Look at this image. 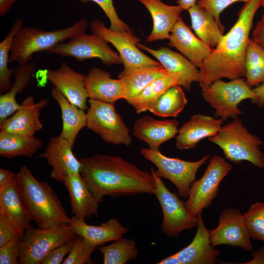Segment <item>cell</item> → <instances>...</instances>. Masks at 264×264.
I'll return each mask as SVG.
<instances>
[{"label":"cell","instance_id":"f907efd6","mask_svg":"<svg viewBox=\"0 0 264 264\" xmlns=\"http://www.w3.org/2000/svg\"><path fill=\"white\" fill-rule=\"evenodd\" d=\"M157 264H181L176 254L169 256L162 259Z\"/></svg>","mask_w":264,"mask_h":264},{"label":"cell","instance_id":"bcb514c9","mask_svg":"<svg viewBox=\"0 0 264 264\" xmlns=\"http://www.w3.org/2000/svg\"><path fill=\"white\" fill-rule=\"evenodd\" d=\"M252 260L243 264H264V244L251 254Z\"/></svg>","mask_w":264,"mask_h":264},{"label":"cell","instance_id":"f5cc1de1","mask_svg":"<svg viewBox=\"0 0 264 264\" xmlns=\"http://www.w3.org/2000/svg\"><path fill=\"white\" fill-rule=\"evenodd\" d=\"M262 7L264 8V0H263V4Z\"/></svg>","mask_w":264,"mask_h":264},{"label":"cell","instance_id":"5b68a950","mask_svg":"<svg viewBox=\"0 0 264 264\" xmlns=\"http://www.w3.org/2000/svg\"><path fill=\"white\" fill-rule=\"evenodd\" d=\"M208 139L222 150L230 161L240 163L247 161L259 168L264 167V154L261 150L263 141L251 133L237 117L222 126L219 132Z\"/></svg>","mask_w":264,"mask_h":264},{"label":"cell","instance_id":"f1b7e54d","mask_svg":"<svg viewBox=\"0 0 264 264\" xmlns=\"http://www.w3.org/2000/svg\"><path fill=\"white\" fill-rule=\"evenodd\" d=\"M191 27L197 36L210 48H214L223 36L224 31L209 11L197 2L188 10Z\"/></svg>","mask_w":264,"mask_h":264},{"label":"cell","instance_id":"b9f144b4","mask_svg":"<svg viewBox=\"0 0 264 264\" xmlns=\"http://www.w3.org/2000/svg\"><path fill=\"white\" fill-rule=\"evenodd\" d=\"M20 242L18 237L0 247V264H19Z\"/></svg>","mask_w":264,"mask_h":264},{"label":"cell","instance_id":"f6af8a7d","mask_svg":"<svg viewBox=\"0 0 264 264\" xmlns=\"http://www.w3.org/2000/svg\"><path fill=\"white\" fill-rule=\"evenodd\" d=\"M252 39L264 48V14L262 15L253 29Z\"/></svg>","mask_w":264,"mask_h":264},{"label":"cell","instance_id":"ba28073f","mask_svg":"<svg viewBox=\"0 0 264 264\" xmlns=\"http://www.w3.org/2000/svg\"><path fill=\"white\" fill-rule=\"evenodd\" d=\"M140 153L156 167V175L170 181L176 188L178 196L185 198L188 197L190 187L196 180L198 169L209 157L206 155L199 160L189 161L166 156L159 150L143 148Z\"/></svg>","mask_w":264,"mask_h":264},{"label":"cell","instance_id":"6da1fadb","mask_svg":"<svg viewBox=\"0 0 264 264\" xmlns=\"http://www.w3.org/2000/svg\"><path fill=\"white\" fill-rule=\"evenodd\" d=\"M80 160V175L101 202L106 196L154 195L155 186L152 173L119 155L97 154Z\"/></svg>","mask_w":264,"mask_h":264},{"label":"cell","instance_id":"277c9868","mask_svg":"<svg viewBox=\"0 0 264 264\" xmlns=\"http://www.w3.org/2000/svg\"><path fill=\"white\" fill-rule=\"evenodd\" d=\"M88 21L82 18L70 26L53 31L23 27L16 34L10 53L9 63L24 65L36 52L47 51L58 44L85 32Z\"/></svg>","mask_w":264,"mask_h":264},{"label":"cell","instance_id":"7a4b0ae2","mask_svg":"<svg viewBox=\"0 0 264 264\" xmlns=\"http://www.w3.org/2000/svg\"><path fill=\"white\" fill-rule=\"evenodd\" d=\"M263 0H250L238 13V19L223 35L199 69V86L203 90L217 80L245 76V60L255 15Z\"/></svg>","mask_w":264,"mask_h":264},{"label":"cell","instance_id":"603a6c76","mask_svg":"<svg viewBox=\"0 0 264 264\" xmlns=\"http://www.w3.org/2000/svg\"><path fill=\"white\" fill-rule=\"evenodd\" d=\"M137 46L154 56L167 71L178 74V85L185 90H189L193 82H198L199 70L185 57L167 47L155 50L140 43Z\"/></svg>","mask_w":264,"mask_h":264},{"label":"cell","instance_id":"8992f818","mask_svg":"<svg viewBox=\"0 0 264 264\" xmlns=\"http://www.w3.org/2000/svg\"><path fill=\"white\" fill-rule=\"evenodd\" d=\"M76 235L69 224L37 228L31 225L21 238L19 264H41L50 251Z\"/></svg>","mask_w":264,"mask_h":264},{"label":"cell","instance_id":"83f0119b","mask_svg":"<svg viewBox=\"0 0 264 264\" xmlns=\"http://www.w3.org/2000/svg\"><path fill=\"white\" fill-rule=\"evenodd\" d=\"M51 94L61 111L63 127L60 135L73 146L78 133L87 126V114L84 110L70 102L56 88H52Z\"/></svg>","mask_w":264,"mask_h":264},{"label":"cell","instance_id":"9a60e30c","mask_svg":"<svg viewBox=\"0 0 264 264\" xmlns=\"http://www.w3.org/2000/svg\"><path fill=\"white\" fill-rule=\"evenodd\" d=\"M73 146L60 135L50 138L44 152L37 158H44L52 169L50 177L58 182L63 181L71 174H80L81 162L74 155Z\"/></svg>","mask_w":264,"mask_h":264},{"label":"cell","instance_id":"d4e9b609","mask_svg":"<svg viewBox=\"0 0 264 264\" xmlns=\"http://www.w3.org/2000/svg\"><path fill=\"white\" fill-rule=\"evenodd\" d=\"M69 225L77 235L82 237L89 245L96 247L106 242L118 240L129 231L116 218H111L99 225H91L84 220L73 216L70 218Z\"/></svg>","mask_w":264,"mask_h":264},{"label":"cell","instance_id":"ffe728a7","mask_svg":"<svg viewBox=\"0 0 264 264\" xmlns=\"http://www.w3.org/2000/svg\"><path fill=\"white\" fill-rule=\"evenodd\" d=\"M178 124L176 119L159 120L143 116L134 122L132 134L138 140L145 142L149 148L159 150L162 144L177 134Z\"/></svg>","mask_w":264,"mask_h":264},{"label":"cell","instance_id":"836d02e7","mask_svg":"<svg viewBox=\"0 0 264 264\" xmlns=\"http://www.w3.org/2000/svg\"><path fill=\"white\" fill-rule=\"evenodd\" d=\"M187 103V99L181 86L175 85L159 97L149 111L160 117H176Z\"/></svg>","mask_w":264,"mask_h":264},{"label":"cell","instance_id":"60d3db41","mask_svg":"<svg viewBox=\"0 0 264 264\" xmlns=\"http://www.w3.org/2000/svg\"><path fill=\"white\" fill-rule=\"evenodd\" d=\"M249 0H198L196 2L212 14L216 21L224 32V26L220 20L221 13L233 3L239 1L246 3Z\"/></svg>","mask_w":264,"mask_h":264},{"label":"cell","instance_id":"c3c4849f","mask_svg":"<svg viewBox=\"0 0 264 264\" xmlns=\"http://www.w3.org/2000/svg\"><path fill=\"white\" fill-rule=\"evenodd\" d=\"M16 176V174L3 168L0 169V187L13 179Z\"/></svg>","mask_w":264,"mask_h":264},{"label":"cell","instance_id":"7c38bea8","mask_svg":"<svg viewBox=\"0 0 264 264\" xmlns=\"http://www.w3.org/2000/svg\"><path fill=\"white\" fill-rule=\"evenodd\" d=\"M46 52L61 57H73L80 62L90 58H99L108 66L122 63L119 54L112 50L108 42L93 33L79 34L68 42L58 44Z\"/></svg>","mask_w":264,"mask_h":264},{"label":"cell","instance_id":"f35d334b","mask_svg":"<svg viewBox=\"0 0 264 264\" xmlns=\"http://www.w3.org/2000/svg\"><path fill=\"white\" fill-rule=\"evenodd\" d=\"M96 248L88 244L81 236L76 235L72 247L62 264H92L91 256Z\"/></svg>","mask_w":264,"mask_h":264},{"label":"cell","instance_id":"cb8c5ba5","mask_svg":"<svg viewBox=\"0 0 264 264\" xmlns=\"http://www.w3.org/2000/svg\"><path fill=\"white\" fill-rule=\"evenodd\" d=\"M85 82L89 99L111 104L125 99V88L123 80L111 78L109 72L99 67L90 68L86 75Z\"/></svg>","mask_w":264,"mask_h":264},{"label":"cell","instance_id":"1f68e13d","mask_svg":"<svg viewBox=\"0 0 264 264\" xmlns=\"http://www.w3.org/2000/svg\"><path fill=\"white\" fill-rule=\"evenodd\" d=\"M43 141L34 135H25L0 131V155L11 158L17 156L29 158L43 145Z\"/></svg>","mask_w":264,"mask_h":264},{"label":"cell","instance_id":"e575fe53","mask_svg":"<svg viewBox=\"0 0 264 264\" xmlns=\"http://www.w3.org/2000/svg\"><path fill=\"white\" fill-rule=\"evenodd\" d=\"M103 256L104 264H125L135 260L138 254L134 240L123 237L106 246H98Z\"/></svg>","mask_w":264,"mask_h":264},{"label":"cell","instance_id":"f546056e","mask_svg":"<svg viewBox=\"0 0 264 264\" xmlns=\"http://www.w3.org/2000/svg\"><path fill=\"white\" fill-rule=\"evenodd\" d=\"M36 64L34 62L19 66L14 72V80L10 88L0 95V124L15 112L20 104L16 99L18 94L21 93L27 86L35 71Z\"/></svg>","mask_w":264,"mask_h":264},{"label":"cell","instance_id":"8fae6325","mask_svg":"<svg viewBox=\"0 0 264 264\" xmlns=\"http://www.w3.org/2000/svg\"><path fill=\"white\" fill-rule=\"evenodd\" d=\"M151 172L155 183L154 195L160 205L163 214L161 229L169 237H176L186 229L197 226L198 217L191 215L187 210L185 202L175 192H171L161 178L151 168Z\"/></svg>","mask_w":264,"mask_h":264},{"label":"cell","instance_id":"4dcf8cb0","mask_svg":"<svg viewBox=\"0 0 264 264\" xmlns=\"http://www.w3.org/2000/svg\"><path fill=\"white\" fill-rule=\"evenodd\" d=\"M167 71L161 64L123 70L118 77L124 83L126 101L135 97L154 80Z\"/></svg>","mask_w":264,"mask_h":264},{"label":"cell","instance_id":"484cf974","mask_svg":"<svg viewBox=\"0 0 264 264\" xmlns=\"http://www.w3.org/2000/svg\"><path fill=\"white\" fill-rule=\"evenodd\" d=\"M198 217L197 230L193 241L175 254L181 264H214L220 252L212 245L209 231L205 226L201 214Z\"/></svg>","mask_w":264,"mask_h":264},{"label":"cell","instance_id":"4fadbf2b","mask_svg":"<svg viewBox=\"0 0 264 264\" xmlns=\"http://www.w3.org/2000/svg\"><path fill=\"white\" fill-rule=\"evenodd\" d=\"M89 26L93 33L115 47L123 64V70L160 64L158 61L150 58L140 51L137 46L140 40L133 32L124 33L113 31L107 28L99 19L91 21Z\"/></svg>","mask_w":264,"mask_h":264},{"label":"cell","instance_id":"d590c367","mask_svg":"<svg viewBox=\"0 0 264 264\" xmlns=\"http://www.w3.org/2000/svg\"><path fill=\"white\" fill-rule=\"evenodd\" d=\"M245 71V80L250 87L264 83V48L252 38L247 45Z\"/></svg>","mask_w":264,"mask_h":264},{"label":"cell","instance_id":"7dc6e473","mask_svg":"<svg viewBox=\"0 0 264 264\" xmlns=\"http://www.w3.org/2000/svg\"><path fill=\"white\" fill-rule=\"evenodd\" d=\"M256 95V98L252 101L253 104L260 107H264V83L253 88Z\"/></svg>","mask_w":264,"mask_h":264},{"label":"cell","instance_id":"8d00e7d4","mask_svg":"<svg viewBox=\"0 0 264 264\" xmlns=\"http://www.w3.org/2000/svg\"><path fill=\"white\" fill-rule=\"evenodd\" d=\"M23 27V22L17 18L4 40L0 44V93L3 94L9 90L12 85L10 77L16 69H9L10 53L14 39L17 33Z\"/></svg>","mask_w":264,"mask_h":264},{"label":"cell","instance_id":"e0dca14e","mask_svg":"<svg viewBox=\"0 0 264 264\" xmlns=\"http://www.w3.org/2000/svg\"><path fill=\"white\" fill-rule=\"evenodd\" d=\"M48 102L47 99H43L36 103L32 95L27 96L20 104L19 108L15 112L0 124V131L34 135L43 128L40 119V112Z\"/></svg>","mask_w":264,"mask_h":264},{"label":"cell","instance_id":"74e56055","mask_svg":"<svg viewBox=\"0 0 264 264\" xmlns=\"http://www.w3.org/2000/svg\"><path fill=\"white\" fill-rule=\"evenodd\" d=\"M243 215L251 238L264 242V202L253 203Z\"/></svg>","mask_w":264,"mask_h":264},{"label":"cell","instance_id":"d6a6232c","mask_svg":"<svg viewBox=\"0 0 264 264\" xmlns=\"http://www.w3.org/2000/svg\"><path fill=\"white\" fill-rule=\"evenodd\" d=\"M180 76L169 71L159 77L132 99L127 101L135 110L137 113H140L150 108L171 86L178 85Z\"/></svg>","mask_w":264,"mask_h":264},{"label":"cell","instance_id":"ac0fdd59","mask_svg":"<svg viewBox=\"0 0 264 264\" xmlns=\"http://www.w3.org/2000/svg\"><path fill=\"white\" fill-rule=\"evenodd\" d=\"M169 40L168 45L176 48L199 69L213 50L193 34L181 17L172 29Z\"/></svg>","mask_w":264,"mask_h":264},{"label":"cell","instance_id":"7402d4cb","mask_svg":"<svg viewBox=\"0 0 264 264\" xmlns=\"http://www.w3.org/2000/svg\"><path fill=\"white\" fill-rule=\"evenodd\" d=\"M63 182L69 194L74 216L84 220L93 216L99 217L98 210L101 201L88 187L80 174L68 175Z\"/></svg>","mask_w":264,"mask_h":264},{"label":"cell","instance_id":"30bf717a","mask_svg":"<svg viewBox=\"0 0 264 264\" xmlns=\"http://www.w3.org/2000/svg\"><path fill=\"white\" fill-rule=\"evenodd\" d=\"M231 169L232 166L225 158L217 155L212 157L203 175L190 187L185 205L191 215L198 217L210 206L217 195L220 182Z\"/></svg>","mask_w":264,"mask_h":264},{"label":"cell","instance_id":"9c48e42d","mask_svg":"<svg viewBox=\"0 0 264 264\" xmlns=\"http://www.w3.org/2000/svg\"><path fill=\"white\" fill-rule=\"evenodd\" d=\"M87 126L106 142L130 146L132 138L130 129L115 109L114 104L89 99Z\"/></svg>","mask_w":264,"mask_h":264},{"label":"cell","instance_id":"ab89813d","mask_svg":"<svg viewBox=\"0 0 264 264\" xmlns=\"http://www.w3.org/2000/svg\"><path fill=\"white\" fill-rule=\"evenodd\" d=\"M83 3L88 1L96 3L103 10L109 18L110 26V29L116 32L124 33L132 32L126 24L118 17L113 3V0H80Z\"/></svg>","mask_w":264,"mask_h":264},{"label":"cell","instance_id":"681fc988","mask_svg":"<svg viewBox=\"0 0 264 264\" xmlns=\"http://www.w3.org/2000/svg\"><path fill=\"white\" fill-rule=\"evenodd\" d=\"M19 0H0V16L3 17L10 10L12 4Z\"/></svg>","mask_w":264,"mask_h":264},{"label":"cell","instance_id":"5bb4252c","mask_svg":"<svg viewBox=\"0 0 264 264\" xmlns=\"http://www.w3.org/2000/svg\"><path fill=\"white\" fill-rule=\"evenodd\" d=\"M209 231L212 245H229L245 251H253L243 214L233 207L223 210L219 217L218 225Z\"/></svg>","mask_w":264,"mask_h":264},{"label":"cell","instance_id":"816d5d0a","mask_svg":"<svg viewBox=\"0 0 264 264\" xmlns=\"http://www.w3.org/2000/svg\"><path fill=\"white\" fill-rule=\"evenodd\" d=\"M197 2V0H177L176 3L183 10H188Z\"/></svg>","mask_w":264,"mask_h":264},{"label":"cell","instance_id":"3957f363","mask_svg":"<svg viewBox=\"0 0 264 264\" xmlns=\"http://www.w3.org/2000/svg\"><path fill=\"white\" fill-rule=\"evenodd\" d=\"M16 181L31 220L39 227L69 224L70 218L48 183L39 181L25 165L16 174Z\"/></svg>","mask_w":264,"mask_h":264},{"label":"cell","instance_id":"44dd1931","mask_svg":"<svg viewBox=\"0 0 264 264\" xmlns=\"http://www.w3.org/2000/svg\"><path fill=\"white\" fill-rule=\"evenodd\" d=\"M0 215L17 230L21 238L32 221L20 196L16 176L0 187Z\"/></svg>","mask_w":264,"mask_h":264},{"label":"cell","instance_id":"7bdbcfd3","mask_svg":"<svg viewBox=\"0 0 264 264\" xmlns=\"http://www.w3.org/2000/svg\"><path fill=\"white\" fill-rule=\"evenodd\" d=\"M73 244V240L54 248L44 258L41 264H62L65 257L68 254Z\"/></svg>","mask_w":264,"mask_h":264},{"label":"cell","instance_id":"52a82bcc","mask_svg":"<svg viewBox=\"0 0 264 264\" xmlns=\"http://www.w3.org/2000/svg\"><path fill=\"white\" fill-rule=\"evenodd\" d=\"M203 99L214 110L216 117L226 121L242 113L238 105L246 99L254 100L256 95L253 88L243 78L224 82L221 79L201 90Z\"/></svg>","mask_w":264,"mask_h":264},{"label":"cell","instance_id":"2e32d148","mask_svg":"<svg viewBox=\"0 0 264 264\" xmlns=\"http://www.w3.org/2000/svg\"><path fill=\"white\" fill-rule=\"evenodd\" d=\"M45 75L70 102L84 110L88 109L86 75L75 71L63 61L57 69L46 70Z\"/></svg>","mask_w":264,"mask_h":264},{"label":"cell","instance_id":"d6986e66","mask_svg":"<svg viewBox=\"0 0 264 264\" xmlns=\"http://www.w3.org/2000/svg\"><path fill=\"white\" fill-rule=\"evenodd\" d=\"M223 122L221 119L209 115H193L178 129L176 147L179 150L194 148L201 140L217 134Z\"/></svg>","mask_w":264,"mask_h":264},{"label":"cell","instance_id":"ee69618b","mask_svg":"<svg viewBox=\"0 0 264 264\" xmlns=\"http://www.w3.org/2000/svg\"><path fill=\"white\" fill-rule=\"evenodd\" d=\"M18 237L20 238L16 228L0 215V247Z\"/></svg>","mask_w":264,"mask_h":264},{"label":"cell","instance_id":"4316f807","mask_svg":"<svg viewBox=\"0 0 264 264\" xmlns=\"http://www.w3.org/2000/svg\"><path fill=\"white\" fill-rule=\"evenodd\" d=\"M150 13L153 20V28L146 41L152 42L169 39L170 33L180 17L183 10L177 5H169L161 0H137Z\"/></svg>","mask_w":264,"mask_h":264}]
</instances>
